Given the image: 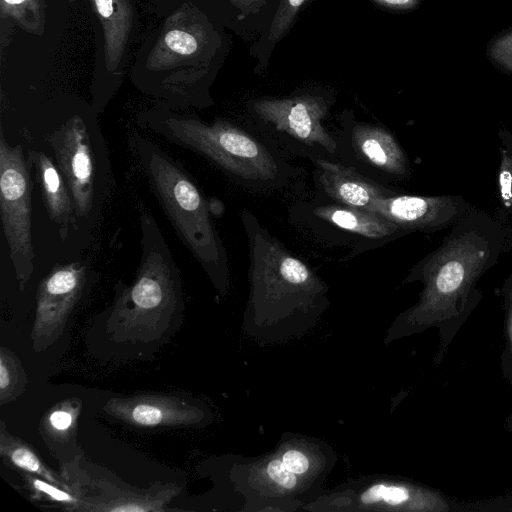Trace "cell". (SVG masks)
Segmentation results:
<instances>
[{"label":"cell","mask_w":512,"mask_h":512,"mask_svg":"<svg viewBox=\"0 0 512 512\" xmlns=\"http://www.w3.org/2000/svg\"><path fill=\"white\" fill-rule=\"evenodd\" d=\"M511 247V222L496 212L475 207L450 227L437 248L411 268L406 282L424 283L418 322L441 329L439 360L482 299L478 281Z\"/></svg>","instance_id":"cell-1"},{"label":"cell","mask_w":512,"mask_h":512,"mask_svg":"<svg viewBox=\"0 0 512 512\" xmlns=\"http://www.w3.org/2000/svg\"><path fill=\"white\" fill-rule=\"evenodd\" d=\"M226 27L223 15L184 2L142 45L134 86L171 109L214 105L210 89L231 47Z\"/></svg>","instance_id":"cell-2"},{"label":"cell","mask_w":512,"mask_h":512,"mask_svg":"<svg viewBox=\"0 0 512 512\" xmlns=\"http://www.w3.org/2000/svg\"><path fill=\"white\" fill-rule=\"evenodd\" d=\"M137 123L207 158L244 187L283 188L297 175L273 145L227 120L205 122L196 115L161 106L139 113Z\"/></svg>","instance_id":"cell-3"},{"label":"cell","mask_w":512,"mask_h":512,"mask_svg":"<svg viewBox=\"0 0 512 512\" xmlns=\"http://www.w3.org/2000/svg\"><path fill=\"white\" fill-rule=\"evenodd\" d=\"M129 146L178 238L213 282L225 284L227 253L201 189L186 169L155 142L136 133L129 138Z\"/></svg>","instance_id":"cell-4"},{"label":"cell","mask_w":512,"mask_h":512,"mask_svg":"<svg viewBox=\"0 0 512 512\" xmlns=\"http://www.w3.org/2000/svg\"><path fill=\"white\" fill-rule=\"evenodd\" d=\"M48 143L73 200L76 230L89 234L98 223L113 185L97 121L83 115L71 116L49 136Z\"/></svg>","instance_id":"cell-5"},{"label":"cell","mask_w":512,"mask_h":512,"mask_svg":"<svg viewBox=\"0 0 512 512\" xmlns=\"http://www.w3.org/2000/svg\"><path fill=\"white\" fill-rule=\"evenodd\" d=\"M335 103L334 91L313 86L285 97H260L246 103L250 126L268 142L292 154L337 159V142L323 120ZM279 151V150H278Z\"/></svg>","instance_id":"cell-6"},{"label":"cell","mask_w":512,"mask_h":512,"mask_svg":"<svg viewBox=\"0 0 512 512\" xmlns=\"http://www.w3.org/2000/svg\"><path fill=\"white\" fill-rule=\"evenodd\" d=\"M290 220L320 241L351 245L353 255L410 234L376 212L340 204L320 194L296 202L290 209Z\"/></svg>","instance_id":"cell-7"},{"label":"cell","mask_w":512,"mask_h":512,"mask_svg":"<svg viewBox=\"0 0 512 512\" xmlns=\"http://www.w3.org/2000/svg\"><path fill=\"white\" fill-rule=\"evenodd\" d=\"M31 166L20 144L11 146L0 129V213L20 289L34 270Z\"/></svg>","instance_id":"cell-8"},{"label":"cell","mask_w":512,"mask_h":512,"mask_svg":"<svg viewBox=\"0 0 512 512\" xmlns=\"http://www.w3.org/2000/svg\"><path fill=\"white\" fill-rule=\"evenodd\" d=\"M338 122L339 129L334 135L336 160L377 182L410 178L409 158L390 130L379 124L359 121L348 109L339 114Z\"/></svg>","instance_id":"cell-9"},{"label":"cell","mask_w":512,"mask_h":512,"mask_svg":"<svg viewBox=\"0 0 512 512\" xmlns=\"http://www.w3.org/2000/svg\"><path fill=\"white\" fill-rule=\"evenodd\" d=\"M474 208L461 195H413L396 191L375 199L369 211L409 233H430L450 228Z\"/></svg>","instance_id":"cell-10"},{"label":"cell","mask_w":512,"mask_h":512,"mask_svg":"<svg viewBox=\"0 0 512 512\" xmlns=\"http://www.w3.org/2000/svg\"><path fill=\"white\" fill-rule=\"evenodd\" d=\"M312 162L317 194L337 203L369 210L375 199L397 191L336 159L316 158Z\"/></svg>","instance_id":"cell-11"},{"label":"cell","mask_w":512,"mask_h":512,"mask_svg":"<svg viewBox=\"0 0 512 512\" xmlns=\"http://www.w3.org/2000/svg\"><path fill=\"white\" fill-rule=\"evenodd\" d=\"M27 159L34 168L48 216L65 239L71 229L76 230L74 204L67 183L57 165L44 152L29 150Z\"/></svg>","instance_id":"cell-12"},{"label":"cell","mask_w":512,"mask_h":512,"mask_svg":"<svg viewBox=\"0 0 512 512\" xmlns=\"http://www.w3.org/2000/svg\"><path fill=\"white\" fill-rule=\"evenodd\" d=\"M104 35V60L107 71L113 72L122 57L133 28L134 11L129 0H89Z\"/></svg>","instance_id":"cell-13"},{"label":"cell","mask_w":512,"mask_h":512,"mask_svg":"<svg viewBox=\"0 0 512 512\" xmlns=\"http://www.w3.org/2000/svg\"><path fill=\"white\" fill-rule=\"evenodd\" d=\"M308 0H279L274 17L262 34L251 43L249 55L255 59V74H263L280 41L289 33Z\"/></svg>","instance_id":"cell-14"},{"label":"cell","mask_w":512,"mask_h":512,"mask_svg":"<svg viewBox=\"0 0 512 512\" xmlns=\"http://www.w3.org/2000/svg\"><path fill=\"white\" fill-rule=\"evenodd\" d=\"M279 0H221L229 28L254 42L271 22Z\"/></svg>","instance_id":"cell-15"},{"label":"cell","mask_w":512,"mask_h":512,"mask_svg":"<svg viewBox=\"0 0 512 512\" xmlns=\"http://www.w3.org/2000/svg\"><path fill=\"white\" fill-rule=\"evenodd\" d=\"M2 18L13 20L28 33L41 35L45 25L42 0H0Z\"/></svg>","instance_id":"cell-16"},{"label":"cell","mask_w":512,"mask_h":512,"mask_svg":"<svg viewBox=\"0 0 512 512\" xmlns=\"http://www.w3.org/2000/svg\"><path fill=\"white\" fill-rule=\"evenodd\" d=\"M500 143V161L497 171V213L510 221V206L512 201V162L507 147Z\"/></svg>","instance_id":"cell-17"},{"label":"cell","mask_w":512,"mask_h":512,"mask_svg":"<svg viewBox=\"0 0 512 512\" xmlns=\"http://www.w3.org/2000/svg\"><path fill=\"white\" fill-rule=\"evenodd\" d=\"M504 309L506 346L501 354L503 377L512 384V272L500 289Z\"/></svg>","instance_id":"cell-18"},{"label":"cell","mask_w":512,"mask_h":512,"mask_svg":"<svg viewBox=\"0 0 512 512\" xmlns=\"http://www.w3.org/2000/svg\"><path fill=\"white\" fill-rule=\"evenodd\" d=\"M486 56L497 70L512 75V27L499 32L489 40Z\"/></svg>","instance_id":"cell-19"},{"label":"cell","mask_w":512,"mask_h":512,"mask_svg":"<svg viewBox=\"0 0 512 512\" xmlns=\"http://www.w3.org/2000/svg\"><path fill=\"white\" fill-rule=\"evenodd\" d=\"M411 497L413 495L405 486L376 484L361 495V501L365 504L384 501L390 505H400L408 502Z\"/></svg>","instance_id":"cell-20"},{"label":"cell","mask_w":512,"mask_h":512,"mask_svg":"<svg viewBox=\"0 0 512 512\" xmlns=\"http://www.w3.org/2000/svg\"><path fill=\"white\" fill-rule=\"evenodd\" d=\"M11 460L16 464L17 466L30 471L35 472L38 474H42L44 477L48 478L51 481L53 478L46 473V471L41 467L39 460L37 457L27 448L24 447H18L14 449L10 455Z\"/></svg>","instance_id":"cell-21"},{"label":"cell","mask_w":512,"mask_h":512,"mask_svg":"<svg viewBox=\"0 0 512 512\" xmlns=\"http://www.w3.org/2000/svg\"><path fill=\"white\" fill-rule=\"evenodd\" d=\"M269 477L280 486L291 489L296 485L295 473L290 471L282 460H273L267 466Z\"/></svg>","instance_id":"cell-22"},{"label":"cell","mask_w":512,"mask_h":512,"mask_svg":"<svg viewBox=\"0 0 512 512\" xmlns=\"http://www.w3.org/2000/svg\"><path fill=\"white\" fill-rule=\"evenodd\" d=\"M133 420L141 425H157L163 420L162 410L155 405L139 404L132 411Z\"/></svg>","instance_id":"cell-23"},{"label":"cell","mask_w":512,"mask_h":512,"mask_svg":"<svg viewBox=\"0 0 512 512\" xmlns=\"http://www.w3.org/2000/svg\"><path fill=\"white\" fill-rule=\"evenodd\" d=\"M375 6L391 12H410L417 9L423 0H369Z\"/></svg>","instance_id":"cell-24"},{"label":"cell","mask_w":512,"mask_h":512,"mask_svg":"<svg viewBox=\"0 0 512 512\" xmlns=\"http://www.w3.org/2000/svg\"><path fill=\"white\" fill-rule=\"evenodd\" d=\"M285 466L295 474H302L309 468L307 457L300 451L289 450L282 456Z\"/></svg>","instance_id":"cell-25"},{"label":"cell","mask_w":512,"mask_h":512,"mask_svg":"<svg viewBox=\"0 0 512 512\" xmlns=\"http://www.w3.org/2000/svg\"><path fill=\"white\" fill-rule=\"evenodd\" d=\"M34 486L36 489L48 494L50 497L57 501H71L72 498L66 492L61 491L54 486L45 483L41 480H34Z\"/></svg>","instance_id":"cell-26"},{"label":"cell","mask_w":512,"mask_h":512,"mask_svg":"<svg viewBox=\"0 0 512 512\" xmlns=\"http://www.w3.org/2000/svg\"><path fill=\"white\" fill-rule=\"evenodd\" d=\"M72 417L68 412L56 411L50 416V423L58 430H64L71 425Z\"/></svg>","instance_id":"cell-27"},{"label":"cell","mask_w":512,"mask_h":512,"mask_svg":"<svg viewBox=\"0 0 512 512\" xmlns=\"http://www.w3.org/2000/svg\"><path fill=\"white\" fill-rule=\"evenodd\" d=\"M499 142L503 143L510 154L511 162H512V132L507 128H500L498 131ZM510 222L512 225V201L510 206Z\"/></svg>","instance_id":"cell-28"},{"label":"cell","mask_w":512,"mask_h":512,"mask_svg":"<svg viewBox=\"0 0 512 512\" xmlns=\"http://www.w3.org/2000/svg\"><path fill=\"white\" fill-rule=\"evenodd\" d=\"M10 372L8 368L6 367L4 360L1 359V365H0V387L1 392H5V388H7L10 384Z\"/></svg>","instance_id":"cell-29"},{"label":"cell","mask_w":512,"mask_h":512,"mask_svg":"<svg viewBox=\"0 0 512 512\" xmlns=\"http://www.w3.org/2000/svg\"><path fill=\"white\" fill-rule=\"evenodd\" d=\"M504 428L508 432H512V412L508 415L504 422Z\"/></svg>","instance_id":"cell-30"}]
</instances>
